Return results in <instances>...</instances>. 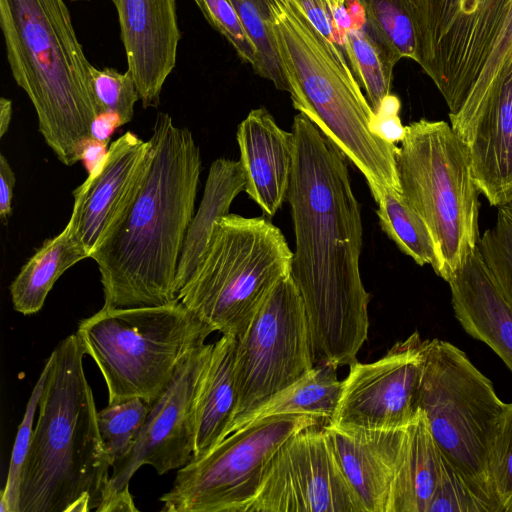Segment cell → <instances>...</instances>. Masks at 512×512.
Instances as JSON below:
<instances>
[{"instance_id": "34", "label": "cell", "mask_w": 512, "mask_h": 512, "mask_svg": "<svg viewBox=\"0 0 512 512\" xmlns=\"http://www.w3.org/2000/svg\"><path fill=\"white\" fill-rule=\"evenodd\" d=\"M50 369L46 360L41 374L30 394L15 437L5 487L1 490L0 511L19 512L20 483L23 466L33 434V421Z\"/></svg>"}, {"instance_id": "18", "label": "cell", "mask_w": 512, "mask_h": 512, "mask_svg": "<svg viewBox=\"0 0 512 512\" xmlns=\"http://www.w3.org/2000/svg\"><path fill=\"white\" fill-rule=\"evenodd\" d=\"M465 144L476 185L489 204L512 201V67L499 92L476 110L449 116Z\"/></svg>"}, {"instance_id": "33", "label": "cell", "mask_w": 512, "mask_h": 512, "mask_svg": "<svg viewBox=\"0 0 512 512\" xmlns=\"http://www.w3.org/2000/svg\"><path fill=\"white\" fill-rule=\"evenodd\" d=\"M487 476L501 512H512V403H506L489 444Z\"/></svg>"}, {"instance_id": "6", "label": "cell", "mask_w": 512, "mask_h": 512, "mask_svg": "<svg viewBox=\"0 0 512 512\" xmlns=\"http://www.w3.org/2000/svg\"><path fill=\"white\" fill-rule=\"evenodd\" d=\"M417 63L449 114L496 95L512 67V0H413Z\"/></svg>"}, {"instance_id": "27", "label": "cell", "mask_w": 512, "mask_h": 512, "mask_svg": "<svg viewBox=\"0 0 512 512\" xmlns=\"http://www.w3.org/2000/svg\"><path fill=\"white\" fill-rule=\"evenodd\" d=\"M370 192L382 231L416 264L431 265L434 270L438 265L437 249L423 218L396 189L375 187Z\"/></svg>"}, {"instance_id": "9", "label": "cell", "mask_w": 512, "mask_h": 512, "mask_svg": "<svg viewBox=\"0 0 512 512\" xmlns=\"http://www.w3.org/2000/svg\"><path fill=\"white\" fill-rule=\"evenodd\" d=\"M401 193L427 224L438 254L435 273L448 281L480 239L479 189L465 144L445 121L405 126L396 153Z\"/></svg>"}, {"instance_id": "35", "label": "cell", "mask_w": 512, "mask_h": 512, "mask_svg": "<svg viewBox=\"0 0 512 512\" xmlns=\"http://www.w3.org/2000/svg\"><path fill=\"white\" fill-rule=\"evenodd\" d=\"M478 249L512 303V201L498 207L496 222L480 236Z\"/></svg>"}, {"instance_id": "28", "label": "cell", "mask_w": 512, "mask_h": 512, "mask_svg": "<svg viewBox=\"0 0 512 512\" xmlns=\"http://www.w3.org/2000/svg\"><path fill=\"white\" fill-rule=\"evenodd\" d=\"M345 55L356 81L376 113L390 94L397 61L371 35L367 26L351 27L346 31Z\"/></svg>"}, {"instance_id": "31", "label": "cell", "mask_w": 512, "mask_h": 512, "mask_svg": "<svg viewBox=\"0 0 512 512\" xmlns=\"http://www.w3.org/2000/svg\"><path fill=\"white\" fill-rule=\"evenodd\" d=\"M151 404L135 397L108 405L97 412L101 439L111 468L122 463L133 450Z\"/></svg>"}, {"instance_id": "36", "label": "cell", "mask_w": 512, "mask_h": 512, "mask_svg": "<svg viewBox=\"0 0 512 512\" xmlns=\"http://www.w3.org/2000/svg\"><path fill=\"white\" fill-rule=\"evenodd\" d=\"M91 85L94 94L97 115L114 113L124 124L134 115V105L140 99L134 79L127 70L120 73L114 68L98 69L90 66Z\"/></svg>"}, {"instance_id": "25", "label": "cell", "mask_w": 512, "mask_h": 512, "mask_svg": "<svg viewBox=\"0 0 512 512\" xmlns=\"http://www.w3.org/2000/svg\"><path fill=\"white\" fill-rule=\"evenodd\" d=\"M89 255L78 240L73 220L57 236L47 239L22 266L9 286L14 310L35 314L59 277Z\"/></svg>"}, {"instance_id": "41", "label": "cell", "mask_w": 512, "mask_h": 512, "mask_svg": "<svg viewBox=\"0 0 512 512\" xmlns=\"http://www.w3.org/2000/svg\"><path fill=\"white\" fill-rule=\"evenodd\" d=\"M97 512H120V511H138L135 506L132 495L129 491V485L125 488L111 493L102 500Z\"/></svg>"}, {"instance_id": "12", "label": "cell", "mask_w": 512, "mask_h": 512, "mask_svg": "<svg viewBox=\"0 0 512 512\" xmlns=\"http://www.w3.org/2000/svg\"><path fill=\"white\" fill-rule=\"evenodd\" d=\"M236 339L233 422L315 366L304 303L290 275L274 286Z\"/></svg>"}, {"instance_id": "38", "label": "cell", "mask_w": 512, "mask_h": 512, "mask_svg": "<svg viewBox=\"0 0 512 512\" xmlns=\"http://www.w3.org/2000/svg\"><path fill=\"white\" fill-rule=\"evenodd\" d=\"M313 26L345 58V37L337 28L333 8L327 0H294ZM347 59V58H346Z\"/></svg>"}, {"instance_id": "11", "label": "cell", "mask_w": 512, "mask_h": 512, "mask_svg": "<svg viewBox=\"0 0 512 512\" xmlns=\"http://www.w3.org/2000/svg\"><path fill=\"white\" fill-rule=\"evenodd\" d=\"M327 421L310 414L272 416L229 434L212 451L178 469L160 497L166 512H246L279 447L292 435Z\"/></svg>"}, {"instance_id": "20", "label": "cell", "mask_w": 512, "mask_h": 512, "mask_svg": "<svg viewBox=\"0 0 512 512\" xmlns=\"http://www.w3.org/2000/svg\"><path fill=\"white\" fill-rule=\"evenodd\" d=\"M335 457L366 512H386L405 428L372 430L324 424Z\"/></svg>"}, {"instance_id": "8", "label": "cell", "mask_w": 512, "mask_h": 512, "mask_svg": "<svg viewBox=\"0 0 512 512\" xmlns=\"http://www.w3.org/2000/svg\"><path fill=\"white\" fill-rule=\"evenodd\" d=\"M292 259L270 220L229 213L215 221L178 299L214 332L238 338L274 286L290 275Z\"/></svg>"}, {"instance_id": "3", "label": "cell", "mask_w": 512, "mask_h": 512, "mask_svg": "<svg viewBox=\"0 0 512 512\" xmlns=\"http://www.w3.org/2000/svg\"><path fill=\"white\" fill-rule=\"evenodd\" d=\"M84 356L76 333L49 356L50 369L21 475L19 512H88L102 501L111 464L100 436Z\"/></svg>"}, {"instance_id": "7", "label": "cell", "mask_w": 512, "mask_h": 512, "mask_svg": "<svg viewBox=\"0 0 512 512\" xmlns=\"http://www.w3.org/2000/svg\"><path fill=\"white\" fill-rule=\"evenodd\" d=\"M213 329L180 301L170 305L104 308L79 322L76 335L98 366L108 403L141 398L152 404L179 364Z\"/></svg>"}, {"instance_id": "37", "label": "cell", "mask_w": 512, "mask_h": 512, "mask_svg": "<svg viewBox=\"0 0 512 512\" xmlns=\"http://www.w3.org/2000/svg\"><path fill=\"white\" fill-rule=\"evenodd\" d=\"M205 19L233 47L239 58L253 70L258 64L257 50L248 37L231 0H194Z\"/></svg>"}, {"instance_id": "47", "label": "cell", "mask_w": 512, "mask_h": 512, "mask_svg": "<svg viewBox=\"0 0 512 512\" xmlns=\"http://www.w3.org/2000/svg\"><path fill=\"white\" fill-rule=\"evenodd\" d=\"M73 1H88V0H73Z\"/></svg>"}, {"instance_id": "44", "label": "cell", "mask_w": 512, "mask_h": 512, "mask_svg": "<svg viewBox=\"0 0 512 512\" xmlns=\"http://www.w3.org/2000/svg\"><path fill=\"white\" fill-rule=\"evenodd\" d=\"M345 6L351 19V27H365L367 24L366 13L362 4L358 0H346Z\"/></svg>"}, {"instance_id": "13", "label": "cell", "mask_w": 512, "mask_h": 512, "mask_svg": "<svg viewBox=\"0 0 512 512\" xmlns=\"http://www.w3.org/2000/svg\"><path fill=\"white\" fill-rule=\"evenodd\" d=\"M246 512L366 511L342 472L324 425H316L279 447Z\"/></svg>"}, {"instance_id": "45", "label": "cell", "mask_w": 512, "mask_h": 512, "mask_svg": "<svg viewBox=\"0 0 512 512\" xmlns=\"http://www.w3.org/2000/svg\"><path fill=\"white\" fill-rule=\"evenodd\" d=\"M12 117V102L10 99L1 97L0 99V137L2 138L10 125Z\"/></svg>"}, {"instance_id": "39", "label": "cell", "mask_w": 512, "mask_h": 512, "mask_svg": "<svg viewBox=\"0 0 512 512\" xmlns=\"http://www.w3.org/2000/svg\"><path fill=\"white\" fill-rule=\"evenodd\" d=\"M400 106L399 98L389 94L382 101L371 123L372 131L377 136L394 145L401 143L405 136V126L399 117Z\"/></svg>"}, {"instance_id": "14", "label": "cell", "mask_w": 512, "mask_h": 512, "mask_svg": "<svg viewBox=\"0 0 512 512\" xmlns=\"http://www.w3.org/2000/svg\"><path fill=\"white\" fill-rule=\"evenodd\" d=\"M423 345L424 340L415 331L396 342L380 359L352 363L329 422L372 430L407 427L420 411Z\"/></svg>"}, {"instance_id": "43", "label": "cell", "mask_w": 512, "mask_h": 512, "mask_svg": "<svg viewBox=\"0 0 512 512\" xmlns=\"http://www.w3.org/2000/svg\"><path fill=\"white\" fill-rule=\"evenodd\" d=\"M107 151L108 148L106 143L98 141L92 137L89 139L81 154V161L84 163L88 174L93 172L102 163Z\"/></svg>"}, {"instance_id": "1", "label": "cell", "mask_w": 512, "mask_h": 512, "mask_svg": "<svg viewBox=\"0 0 512 512\" xmlns=\"http://www.w3.org/2000/svg\"><path fill=\"white\" fill-rule=\"evenodd\" d=\"M286 200L315 365H351L367 339L370 295L360 274L363 226L344 154L304 114L294 116Z\"/></svg>"}, {"instance_id": "5", "label": "cell", "mask_w": 512, "mask_h": 512, "mask_svg": "<svg viewBox=\"0 0 512 512\" xmlns=\"http://www.w3.org/2000/svg\"><path fill=\"white\" fill-rule=\"evenodd\" d=\"M278 51L293 106L308 117L364 176L370 189L401 192L398 146L377 136L375 115L347 59L294 0H269Z\"/></svg>"}, {"instance_id": "2", "label": "cell", "mask_w": 512, "mask_h": 512, "mask_svg": "<svg viewBox=\"0 0 512 512\" xmlns=\"http://www.w3.org/2000/svg\"><path fill=\"white\" fill-rule=\"evenodd\" d=\"M148 141L140 180L90 256L100 272L104 308L179 302L177 267L194 216L200 150L192 132L163 112Z\"/></svg>"}, {"instance_id": "42", "label": "cell", "mask_w": 512, "mask_h": 512, "mask_svg": "<svg viewBox=\"0 0 512 512\" xmlns=\"http://www.w3.org/2000/svg\"><path fill=\"white\" fill-rule=\"evenodd\" d=\"M122 125L123 123L118 115L109 112L100 113L93 121L91 137L108 144L113 131Z\"/></svg>"}, {"instance_id": "29", "label": "cell", "mask_w": 512, "mask_h": 512, "mask_svg": "<svg viewBox=\"0 0 512 512\" xmlns=\"http://www.w3.org/2000/svg\"><path fill=\"white\" fill-rule=\"evenodd\" d=\"M366 13L371 35L398 62L417 63L418 46L413 0H358Z\"/></svg>"}, {"instance_id": "21", "label": "cell", "mask_w": 512, "mask_h": 512, "mask_svg": "<svg viewBox=\"0 0 512 512\" xmlns=\"http://www.w3.org/2000/svg\"><path fill=\"white\" fill-rule=\"evenodd\" d=\"M447 283L454 315L462 328L488 345L512 372V303L478 247Z\"/></svg>"}, {"instance_id": "30", "label": "cell", "mask_w": 512, "mask_h": 512, "mask_svg": "<svg viewBox=\"0 0 512 512\" xmlns=\"http://www.w3.org/2000/svg\"><path fill=\"white\" fill-rule=\"evenodd\" d=\"M237 15L258 53L254 72L290 92L275 38L269 0H231Z\"/></svg>"}, {"instance_id": "15", "label": "cell", "mask_w": 512, "mask_h": 512, "mask_svg": "<svg viewBox=\"0 0 512 512\" xmlns=\"http://www.w3.org/2000/svg\"><path fill=\"white\" fill-rule=\"evenodd\" d=\"M212 347L213 343L197 347L179 364L170 383L151 404L133 450L112 468L102 500L129 485L143 465L163 475L193 459L196 396Z\"/></svg>"}, {"instance_id": "19", "label": "cell", "mask_w": 512, "mask_h": 512, "mask_svg": "<svg viewBox=\"0 0 512 512\" xmlns=\"http://www.w3.org/2000/svg\"><path fill=\"white\" fill-rule=\"evenodd\" d=\"M237 143L245 177V192L271 218L286 200L290 184L294 138L279 127L265 108L251 110L238 126Z\"/></svg>"}, {"instance_id": "32", "label": "cell", "mask_w": 512, "mask_h": 512, "mask_svg": "<svg viewBox=\"0 0 512 512\" xmlns=\"http://www.w3.org/2000/svg\"><path fill=\"white\" fill-rule=\"evenodd\" d=\"M500 512L496 501L471 483L441 453L438 483L428 512Z\"/></svg>"}, {"instance_id": "10", "label": "cell", "mask_w": 512, "mask_h": 512, "mask_svg": "<svg viewBox=\"0 0 512 512\" xmlns=\"http://www.w3.org/2000/svg\"><path fill=\"white\" fill-rule=\"evenodd\" d=\"M418 405L441 453L495 500L488 483L487 458L506 403L490 379L450 342L424 340Z\"/></svg>"}, {"instance_id": "24", "label": "cell", "mask_w": 512, "mask_h": 512, "mask_svg": "<svg viewBox=\"0 0 512 512\" xmlns=\"http://www.w3.org/2000/svg\"><path fill=\"white\" fill-rule=\"evenodd\" d=\"M244 190L245 177L240 161L218 158L212 162L200 206L189 225L178 262V294L196 269L215 221L229 214L233 200Z\"/></svg>"}, {"instance_id": "40", "label": "cell", "mask_w": 512, "mask_h": 512, "mask_svg": "<svg viewBox=\"0 0 512 512\" xmlns=\"http://www.w3.org/2000/svg\"><path fill=\"white\" fill-rule=\"evenodd\" d=\"M16 184L15 173L13 172L4 154L0 155V220L3 224L8 223L12 214L13 191Z\"/></svg>"}, {"instance_id": "23", "label": "cell", "mask_w": 512, "mask_h": 512, "mask_svg": "<svg viewBox=\"0 0 512 512\" xmlns=\"http://www.w3.org/2000/svg\"><path fill=\"white\" fill-rule=\"evenodd\" d=\"M441 468V451L420 409L405 428L386 512H428Z\"/></svg>"}, {"instance_id": "26", "label": "cell", "mask_w": 512, "mask_h": 512, "mask_svg": "<svg viewBox=\"0 0 512 512\" xmlns=\"http://www.w3.org/2000/svg\"><path fill=\"white\" fill-rule=\"evenodd\" d=\"M341 390L342 381L337 378L336 368L316 365L263 404L237 418L229 434L261 419L287 414H310L329 422L335 413Z\"/></svg>"}, {"instance_id": "16", "label": "cell", "mask_w": 512, "mask_h": 512, "mask_svg": "<svg viewBox=\"0 0 512 512\" xmlns=\"http://www.w3.org/2000/svg\"><path fill=\"white\" fill-rule=\"evenodd\" d=\"M148 156L149 141L128 131L111 143L102 163L74 191L70 218L89 257L127 203Z\"/></svg>"}, {"instance_id": "46", "label": "cell", "mask_w": 512, "mask_h": 512, "mask_svg": "<svg viewBox=\"0 0 512 512\" xmlns=\"http://www.w3.org/2000/svg\"><path fill=\"white\" fill-rule=\"evenodd\" d=\"M330 6L333 8V12L335 9L345 5L346 0H327Z\"/></svg>"}, {"instance_id": "22", "label": "cell", "mask_w": 512, "mask_h": 512, "mask_svg": "<svg viewBox=\"0 0 512 512\" xmlns=\"http://www.w3.org/2000/svg\"><path fill=\"white\" fill-rule=\"evenodd\" d=\"M236 342V337L222 335L213 343L196 396L192 460L206 456L229 435L237 408Z\"/></svg>"}, {"instance_id": "4", "label": "cell", "mask_w": 512, "mask_h": 512, "mask_svg": "<svg viewBox=\"0 0 512 512\" xmlns=\"http://www.w3.org/2000/svg\"><path fill=\"white\" fill-rule=\"evenodd\" d=\"M12 76L29 97L38 129L67 166L81 160L97 108L90 66L64 0H0Z\"/></svg>"}, {"instance_id": "17", "label": "cell", "mask_w": 512, "mask_h": 512, "mask_svg": "<svg viewBox=\"0 0 512 512\" xmlns=\"http://www.w3.org/2000/svg\"><path fill=\"white\" fill-rule=\"evenodd\" d=\"M131 73L142 106L157 108L176 65L180 40L175 0H112Z\"/></svg>"}]
</instances>
